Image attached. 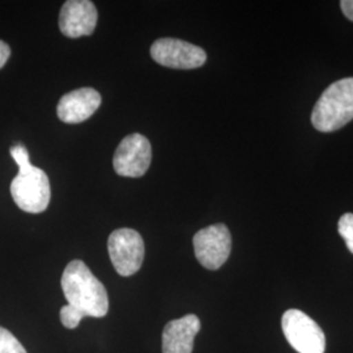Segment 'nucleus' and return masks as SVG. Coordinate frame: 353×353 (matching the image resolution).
<instances>
[{
  "label": "nucleus",
  "mask_w": 353,
  "mask_h": 353,
  "mask_svg": "<svg viewBox=\"0 0 353 353\" xmlns=\"http://www.w3.org/2000/svg\"><path fill=\"white\" fill-rule=\"evenodd\" d=\"M61 284L68 305L81 310L85 316L102 318L108 314V292L83 261L76 259L67 265Z\"/></svg>",
  "instance_id": "nucleus-1"
},
{
  "label": "nucleus",
  "mask_w": 353,
  "mask_h": 353,
  "mask_svg": "<svg viewBox=\"0 0 353 353\" xmlns=\"http://www.w3.org/2000/svg\"><path fill=\"white\" fill-rule=\"evenodd\" d=\"M11 156L19 166V174L11 183V195L17 207L28 214H41L50 203V182L48 174L29 161L23 144L11 147Z\"/></svg>",
  "instance_id": "nucleus-2"
},
{
  "label": "nucleus",
  "mask_w": 353,
  "mask_h": 353,
  "mask_svg": "<svg viewBox=\"0 0 353 353\" xmlns=\"http://www.w3.org/2000/svg\"><path fill=\"white\" fill-rule=\"evenodd\" d=\"M353 119V77L331 84L319 97L312 113V123L321 132H332Z\"/></svg>",
  "instance_id": "nucleus-3"
},
{
  "label": "nucleus",
  "mask_w": 353,
  "mask_h": 353,
  "mask_svg": "<svg viewBox=\"0 0 353 353\" xmlns=\"http://www.w3.org/2000/svg\"><path fill=\"white\" fill-rule=\"evenodd\" d=\"M284 335L299 353H325L326 338L322 328L301 310L290 309L281 319Z\"/></svg>",
  "instance_id": "nucleus-4"
},
{
  "label": "nucleus",
  "mask_w": 353,
  "mask_h": 353,
  "mask_svg": "<svg viewBox=\"0 0 353 353\" xmlns=\"http://www.w3.org/2000/svg\"><path fill=\"white\" fill-rule=\"evenodd\" d=\"M108 250L115 271L121 276H131L144 261V242L139 233L130 228L114 230L109 236Z\"/></svg>",
  "instance_id": "nucleus-5"
},
{
  "label": "nucleus",
  "mask_w": 353,
  "mask_h": 353,
  "mask_svg": "<svg viewBox=\"0 0 353 353\" xmlns=\"http://www.w3.org/2000/svg\"><path fill=\"white\" fill-rule=\"evenodd\" d=\"M194 252L199 263L207 270H219L232 250V236L224 224H214L199 230L194 239Z\"/></svg>",
  "instance_id": "nucleus-6"
},
{
  "label": "nucleus",
  "mask_w": 353,
  "mask_h": 353,
  "mask_svg": "<svg viewBox=\"0 0 353 353\" xmlns=\"http://www.w3.org/2000/svg\"><path fill=\"white\" fill-rule=\"evenodd\" d=\"M151 55L154 62L176 70L199 68L207 61L202 48L176 38H160L153 42Z\"/></svg>",
  "instance_id": "nucleus-7"
},
{
  "label": "nucleus",
  "mask_w": 353,
  "mask_h": 353,
  "mask_svg": "<svg viewBox=\"0 0 353 353\" xmlns=\"http://www.w3.org/2000/svg\"><path fill=\"white\" fill-rule=\"evenodd\" d=\"M152 161L150 140L141 134H131L122 140L114 153L113 166L121 176H144Z\"/></svg>",
  "instance_id": "nucleus-8"
},
{
  "label": "nucleus",
  "mask_w": 353,
  "mask_h": 353,
  "mask_svg": "<svg viewBox=\"0 0 353 353\" xmlns=\"http://www.w3.org/2000/svg\"><path fill=\"white\" fill-rule=\"evenodd\" d=\"M97 10L89 0H68L61 10L59 28L64 36L79 38L89 36L97 26Z\"/></svg>",
  "instance_id": "nucleus-9"
},
{
  "label": "nucleus",
  "mask_w": 353,
  "mask_h": 353,
  "mask_svg": "<svg viewBox=\"0 0 353 353\" xmlns=\"http://www.w3.org/2000/svg\"><path fill=\"white\" fill-rule=\"evenodd\" d=\"M101 105V94L93 88L75 89L61 99L57 108L58 118L70 125L81 123Z\"/></svg>",
  "instance_id": "nucleus-10"
},
{
  "label": "nucleus",
  "mask_w": 353,
  "mask_h": 353,
  "mask_svg": "<svg viewBox=\"0 0 353 353\" xmlns=\"http://www.w3.org/2000/svg\"><path fill=\"white\" fill-rule=\"evenodd\" d=\"M201 330V321L194 314L170 321L163 331V353H191Z\"/></svg>",
  "instance_id": "nucleus-11"
},
{
  "label": "nucleus",
  "mask_w": 353,
  "mask_h": 353,
  "mask_svg": "<svg viewBox=\"0 0 353 353\" xmlns=\"http://www.w3.org/2000/svg\"><path fill=\"white\" fill-rule=\"evenodd\" d=\"M0 353H26V351L8 330L0 327Z\"/></svg>",
  "instance_id": "nucleus-12"
},
{
  "label": "nucleus",
  "mask_w": 353,
  "mask_h": 353,
  "mask_svg": "<svg viewBox=\"0 0 353 353\" xmlns=\"http://www.w3.org/2000/svg\"><path fill=\"white\" fill-rule=\"evenodd\" d=\"M84 316L85 314L81 310H79L77 307L72 305H68V303L64 305L63 307L61 309V321H62L64 327L70 328V330L77 327Z\"/></svg>",
  "instance_id": "nucleus-13"
},
{
  "label": "nucleus",
  "mask_w": 353,
  "mask_h": 353,
  "mask_svg": "<svg viewBox=\"0 0 353 353\" xmlns=\"http://www.w3.org/2000/svg\"><path fill=\"white\" fill-rule=\"evenodd\" d=\"M339 234L345 241L348 250L353 254V214H344L338 224Z\"/></svg>",
  "instance_id": "nucleus-14"
},
{
  "label": "nucleus",
  "mask_w": 353,
  "mask_h": 353,
  "mask_svg": "<svg viewBox=\"0 0 353 353\" xmlns=\"http://www.w3.org/2000/svg\"><path fill=\"white\" fill-rule=\"evenodd\" d=\"M10 55H11V48L4 41H0V68L7 63Z\"/></svg>",
  "instance_id": "nucleus-15"
},
{
  "label": "nucleus",
  "mask_w": 353,
  "mask_h": 353,
  "mask_svg": "<svg viewBox=\"0 0 353 353\" xmlns=\"http://www.w3.org/2000/svg\"><path fill=\"white\" fill-rule=\"evenodd\" d=\"M341 7L345 17L353 21V0H343L341 1Z\"/></svg>",
  "instance_id": "nucleus-16"
}]
</instances>
